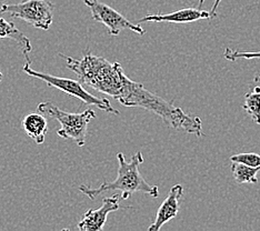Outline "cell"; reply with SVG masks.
Instances as JSON below:
<instances>
[{
	"label": "cell",
	"mask_w": 260,
	"mask_h": 231,
	"mask_svg": "<svg viewBox=\"0 0 260 231\" xmlns=\"http://www.w3.org/2000/svg\"><path fill=\"white\" fill-rule=\"evenodd\" d=\"M242 108L247 111L253 121L260 124V85L253 87L252 90L246 94Z\"/></svg>",
	"instance_id": "obj_14"
},
{
	"label": "cell",
	"mask_w": 260,
	"mask_h": 231,
	"mask_svg": "<svg viewBox=\"0 0 260 231\" xmlns=\"http://www.w3.org/2000/svg\"><path fill=\"white\" fill-rule=\"evenodd\" d=\"M223 56L229 61H236L238 59H260V51H239L227 48Z\"/></svg>",
	"instance_id": "obj_16"
},
{
	"label": "cell",
	"mask_w": 260,
	"mask_h": 231,
	"mask_svg": "<svg viewBox=\"0 0 260 231\" xmlns=\"http://www.w3.org/2000/svg\"><path fill=\"white\" fill-rule=\"evenodd\" d=\"M221 2H222V0H215V3L211 7V10L209 11L210 15H211V19H215V18L217 17V8H218V6L220 5Z\"/></svg>",
	"instance_id": "obj_17"
},
{
	"label": "cell",
	"mask_w": 260,
	"mask_h": 231,
	"mask_svg": "<svg viewBox=\"0 0 260 231\" xmlns=\"http://www.w3.org/2000/svg\"><path fill=\"white\" fill-rule=\"evenodd\" d=\"M37 109L40 114L50 117L51 119L60 123L61 128L57 131L59 137L73 140L79 147L85 145L88 124L93 118H96V114L91 109H87L79 114H73L61 110L51 102L40 103Z\"/></svg>",
	"instance_id": "obj_4"
},
{
	"label": "cell",
	"mask_w": 260,
	"mask_h": 231,
	"mask_svg": "<svg viewBox=\"0 0 260 231\" xmlns=\"http://www.w3.org/2000/svg\"><path fill=\"white\" fill-rule=\"evenodd\" d=\"M184 193V187L181 185H175L170 189L167 198L164 200L161 206L157 211L156 219L148 228L149 231H158L162 228L171 219H174L179 212V200Z\"/></svg>",
	"instance_id": "obj_9"
},
{
	"label": "cell",
	"mask_w": 260,
	"mask_h": 231,
	"mask_svg": "<svg viewBox=\"0 0 260 231\" xmlns=\"http://www.w3.org/2000/svg\"><path fill=\"white\" fill-rule=\"evenodd\" d=\"M30 63H31L30 59L28 58V56H26V62L23 64V68H22V71L26 75L34 77V78H37L39 80H43L44 82H46L48 87L59 89L60 91H63L64 93L69 94V96H73L77 99H79L80 102H82L88 106H94L100 110L110 112L112 115L119 116L120 112L111 106L110 102L107 98H98L96 96H93V94H91L90 92H88L86 90L80 81L39 73V71H36L31 68Z\"/></svg>",
	"instance_id": "obj_5"
},
{
	"label": "cell",
	"mask_w": 260,
	"mask_h": 231,
	"mask_svg": "<svg viewBox=\"0 0 260 231\" xmlns=\"http://www.w3.org/2000/svg\"><path fill=\"white\" fill-rule=\"evenodd\" d=\"M54 8L50 0H25L19 4L3 5L0 13L19 18L35 28L48 30L54 20Z\"/></svg>",
	"instance_id": "obj_6"
},
{
	"label": "cell",
	"mask_w": 260,
	"mask_h": 231,
	"mask_svg": "<svg viewBox=\"0 0 260 231\" xmlns=\"http://www.w3.org/2000/svg\"><path fill=\"white\" fill-rule=\"evenodd\" d=\"M205 2L206 0H199V9H202L203 8V6H204V4H205Z\"/></svg>",
	"instance_id": "obj_18"
},
{
	"label": "cell",
	"mask_w": 260,
	"mask_h": 231,
	"mask_svg": "<svg viewBox=\"0 0 260 231\" xmlns=\"http://www.w3.org/2000/svg\"><path fill=\"white\" fill-rule=\"evenodd\" d=\"M64 59L68 69L77 75L79 81L106 96L117 98L120 92L122 76L125 74L121 64L109 62L104 57L89 52L81 59H74L59 53Z\"/></svg>",
	"instance_id": "obj_2"
},
{
	"label": "cell",
	"mask_w": 260,
	"mask_h": 231,
	"mask_svg": "<svg viewBox=\"0 0 260 231\" xmlns=\"http://www.w3.org/2000/svg\"><path fill=\"white\" fill-rule=\"evenodd\" d=\"M259 171L260 167H250L240 162H233L232 164L234 179L238 183H257V174Z\"/></svg>",
	"instance_id": "obj_13"
},
{
	"label": "cell",
	"mask_w": 260,
	"mask_h": 231,
	"mask_svg": "<svg viewBox=\"0 0 260 231\" xmlns=\"http://www.w3.org/2000/svg\"><path fill=\"white\" fill-rule=\"evenodd\" d=\"M203 19H211L209 11L196 8H184L174 13L166 15H148L138 20V23L143 22H173V23H189Z\"/></svg>",
	"instance_id": "obj_10"
},
{
	"label": "cell",
	"mask_w": 260,
	"mask_h": 231,
	"mask_svg": "<svg viewBox=\"0 0 260 231\" xmlns=\"http://www.w3.org/2000/svg\"><path fill=\"white\" fill-rule=\"evenodd\" d=\"M11 39L16 41L21 48V51L25 56L32 50L31 43L25 34H22L18 28L15 26L14 22L0 18V39Z\"/></svg>",
	"instance_id": "obj_12"
},
{
	"label": "cell",
	"mask_w": 260,
	"mask_h": 231,
	"mask_svg": "<svg viewBox=\"0 0 260 231\" xmlns=\"http://www.w3.org/2000/svg\"><path fill=\"white\" fill-rule=\"evenodd\" d=\"M3 78H4V75H3V73H2V70H0V81L3 80Z\"/></svg>",
	"instance_id": "obj_19"
},
{
	"label": "cell",
	"mask_w": 260,
	"mask_h": 231,
	"mask_svg": "<svg viewBox=\"0 0 260 231\" xmlns=\"http://www.w3.org/2000/svg\"><path fill=\"white\" fill-rule=\"evenodd\" d=\"M21 127L29 137L37 145L45 142L46 135L48 133V122L43 114H29L23 117Z\"/></svg>",
	"instance_id": "obj_11"
},
{
	"label": "cell",
	"mask_w": 260,
	"mask_h": 231,
	"mask_svg": "<svg viewBox=\"0 0 260 231\" xmlns=\"http://www.w3.org/2000/svg\"><path fill=\"white\" fill-rule=\"evenodd\" d=\"M230 161L245 163L247 166H250V167H260V156L253 152L237 153V155L230 157Z\"/></svg>",
	"instance_id": "obj_15"
},
{
	"label": "cell",
	"mask_w": 260,
	"mask_h": 231,
	"mask_svg": "<svg viewBox=\"0 0 260 231\" xmlns=\"http://www.w3.org/2000/svg\"><path fill=\"white\" fill-rule=\"evenodd\" d=\"M84 3L90 8L92 19L104 23L110 36H118L123 29H130L138 35H145L146 30L140 27L139 23L129 21L126 17L111 8L110 6L99 0H84Z\"/></svg>",
	"instance_id": "obj_7"
},
{
	"label": "cell",
	"mask_w": 260,
	"mask_h": 231,
	"mask_svg": "<svg viewBox=\"0 0 260 231\" xmlns=\"http://www.w3.org/2000/svg\"><path fill=\"white\" fill-rule=\"evenodd\" d=\"M118 160V176L116 180L111 182H104L97 188H91L89 186L81 185L79 191L88 195L91 200L96 199L97 195L107 191L119 190L121 191V198L123 200L128 199L130 195L136 192H144L152 197L157 198L159 195V189L157 186H151L145 180L139 171V166L144 162L143 153L140 151L136 152L127 161L123 153H117Z\"/></svg>",
	"instance_id": "obj_3"
},
{
	"label": "cell",
	"mask_w": 260,
	"mask_h": 231,
	"mask_svg": "<svg viewBox=\"0 0 260 231\" xmlns=\"http://www.w3.org/2000/svg\"><path fill=\"white\" fill-rule=\"evenodd\" d=\"M116 99L123 106L138 107L152 112L171 128L184 130L198 137L203 135L202 120L199 117L187 115L179 107L150 92L143 84L132 80L126 74L122 76L121 89Z\"/></svg>",
	"instance_id": "obj_1"
},
{
	"label": "cell",
	"mask_w": 260,
	"mask_h": 231,
	"mask_svg": "<svg viewBox=\"0 0 260 231\" xmlns=\"http://www.w3.org/2000/svg\"><path fill=\"white\" fill-rule=\"evenodd\" d=\"M119 197L114 194L112 197L105 198L103 205L99 209L88 210L80 222L78 223V229L81 231H102L107 222V217L110 212L119 210Z\"/></svg>",
	"instance_id": "obj_8"
}]
</instances>
